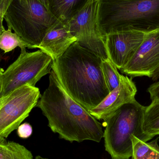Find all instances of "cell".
<instances>
[{
    "label": "cell",
    "mask_w": 159,
    "mask_h": 159,
    "mask_svg": "<svg viewBox=\"0 0 159 159\" xmlns=\"http://www.w3.org/2000/svg\"><path fill=\"white\" fill-rule=\"evenodd\" d=\"M35 159H48V158H44L43 157H41L40 156H37V157H35Z\"/></svg>",
    "instance_id": "cell-24"
},
{
    "label": "cell",
    "mask_w": 159,
    "mask_h": 159,
    "mask_svg": "<svg viewBox=\"0 0 159 159\" xmlns=\"http://www.w3.org/2000/svg\"><path fill=\"white\" fill-rule=\"evenodd\" d=\"M159 135V99L145 107L140 140L147 142Z\"/></svg>",
    "instance_id": "cell-13"
},
{
    "label": "cell",
    "mask_w": 159,
    "mask_h": 159,
    "mask_svg": "<svg viewBox=\"0 0 159 159\" xmlns=\"http://www.w3.org/2000/svg\"><path fill=\"white\" fill-rule=\"evenodd\" d=\"M33 129L30 123L25 122L20 124L17 129V133L20 138L27 139L32 134Z\"/></svg>",
    "instance_id": "cell-19"
},
{
    "label": "cell",
    "mask_w": 159,
    "mask_h": 159,
    "mask_svg": "<svg viewBox=\"0 0 159 159\" xmlns=\"http://www.w3.org/2000/svg\"><path fill=\"white\" fill-rule=\"evenodd\" d=\"M41 96L38 88L25 85L1 99L0 139H6L18 129L36 107Z\"/></svg>",
    "instance_id": "cell-8"
},
{
    "label": "cell",
    "mask_w": 159,
    "mask_h": 159,
    "mask_svg": "<svg viewBox=\"0 0 159 159\" xmlns=\"http://www.w3.org/2000/svg\"><path fill=\"white\" fill-rule=\"evenodd\" d=\"M11 1V0H0V35L4 30H5L3 26L4 16ZM2 57L0 54V61Z\"/></svg>",
    "instance_id": "cell-20"
},
{
    "label": "cell",
    "mask_w": 159,
    "mask_h": 159,
    "mask_svg": "<svg viewBox=\"0 0 159 159\" xmlns=\"http://www.w3.org/2000/svg\"><path fill=\"white\" fill-rule=\"evenodd\" d=\"M0 159H33L31 152L24 146L0 139Z\"/></svg>",
    "instance_id": "cell-16"
},
{
    "label": "cell",
    "mask_w": 159,
    "mask_h": 159,
    "mask_svg": "<svg viewBox=\"0 0 159 159\" xmlns=\"http://www.w3.org/2000/svg\"><path fill=\"white\" fill-rule=\"evenodd\" d=\"M102 61L99 55L76 41L53 61L51 66L63 89L89 111L110 93L104 78Z\"/></svg>",
    "instance_id": "cell-1"
},
{
    "label": "cell",
    "mask_w": 159,
    "mask_h": 159,
    "mask_svg": "<svg viewBox=\"0 0 159 159\" xmlns=\"http://www.w3.org/2000/svg\"><path fill=\"white\" fill-rule=\"evenodd\" d=\"M158 140V138L148 143L132 135V159H159Z\"/></svg>",
    "instance_id": "cell-15"
},
{
    "label": "cell",
    "mask_w": 159,
    "mask_h": 159,
    "mask_svg": "<svg viewBox=\"0 0 159 159\" xmlns=\"http://www.w3.org/2000/svg\"><path fill=\"white\" fill-rule=\"evenodd\" d=\"M102 66L106 84L108 90L111 92L119 85L121 75L108 58L102 60Z\"/></svg>",
    "instance_id": "cell-18"
},
{
    "label": "cell",
    "mask_w": 159,
    "mask_h": 159,
    "mask_svg": "<svg viewBox=\"0 0 159 159\" xmlns=\"http://www.w3.org/2000/svg\"><path fill=\"white\" fill-rule=\"evenodd\" d=\"M4 72V70L2 68H0V94L2 92V89L3 84V75Z\"/></svg>",
    "instance_id": "cell-22"
},
{
    "label": "cell",
    "mask_w": 159,
    "mask_h": 159,
    "mask_svg": "<svg viewBox=\"0 0 159 159\" xmlns=\"http://www.w3.org/2000/svg\"><path fill=\"white\" fill-rule=\"evenodd\" d=\"M1 99H0V103H1Z\"/></svg>",
    "instance_id": "cell-25"
},
{
    "label": "cell",
    "mask_w": 159,
    "mask_h": 159,
    "mask_svg": "<svg viewBox=\"0 0 159 159\" xmlns=\"http://www.w3.org/2000/svg\"><path fill=\"white\" fill-rule=\"evenodd\" d=\"M4 19L30 49L38 48L48 30L58 20L39 0H11Z\"/></svg>",
    "instance_id": "cell-4"
},
{
    "label": "cell",
    "mask_w": 159,
    "mask_h": 159,
    "mask_svg": "<svg viewBox=\"0 0 159 159\" xmlns=\"http://www.w3.org/2000/svg\"><path fill=\"white\" fill-rule=\"evenodd\" d=\"M137 91L132 79L121 75L119 86L109 93L97 106L89 112L96 119L104 121L123 105L135 100Z\"/></svg>",
    "instance_id": "cell-11"
},
{
    "label": "cell",
    "mask_w": 159,
    "mask_h": 159,
    "mask_svg": "<svg viewBox=\"0 0 159 159\" xmlns=\"http://www.w3.org/2000/svg\"><path fill=\"white\" fill-rule=\"evenodd\" d=\"M87 0H48L49 9L57 19L68 21Z\"/></svg>",
    "instance_id": "cell-14"
},
{
    "label": "cell",
    "mask_w": 159,
    "mask_h": 159,
    "mask_svg": "<svg viewBox=\"0 0 159 159\" xmlns=\"http://www.w3.org/2000/svg\"><path fill=\"white\" fill-rule=\"evenodd\" d=\"M17 47L21 50H25L27 45L16 34L12 32L11 29L4 30L0 35V49L6 53Z\"/></svg>",
    "instance_id": "cell-17"
},
{
    "label": "cell",
    "mask_w": 159,
    "mask_h": 159,
    "mask_svg": "<svg viewBox=\"0 0 159 159\" xmlns=\"http://www.w3.org/2000/svg\"><path fill=\"white\" fill-rule=\"evenodd\" d=\"M53 61L41 50H21L18 58L4 72L0 99L24 85L35 87L42 77L50 73Z\"/></svg>",
    "instance_id": "cell-6"
},
{
    "label": "cell",
    "mask_w": 159,
    "mask_h": 159,
    "mask_svg": "<svg viewBox=\"0 0 159 159\" xmlns=\"http://www.w3.org/2000/svg\"><path fill=\"white\" fill-rule=\"evenodd\" d=\"M43 4L47 7L49 8V2L48 0H39Z\"/></svg>",
    "instance_id": "cell-23"
},
{
    "label": "cell",
    "mask_w": 159,
    "mask_h": 159,
    "mask_svg": "<svg viewBox=\"0 0 159 159\" xmlns=\"http://www.w3.org/2000/svg\"><path fill=\"white\" fill-rule=\"evenodd\" d=\"M101 0H87L68 21L72 34L80 44L99 55L102 59L107 58L105 37L100 25Z\"/></svg>",
    "instance_id": "cell-7"
},
{
    "label": "cell",
    "mask_w": 159,
    "mask_h": 159,
    "mask_svg": "<svg viewBox=\"0 0 159 159\" xmlns=\"http://www.w3.org/2000/svg\"><path fill=\"white\" fill-rule=\"evenodd\" d=\"M77 39L72 34L68 21L58 20L48 29L38 48L53 60L62 56Z\"/></svg>",
    "instance_id": "cell-12"
},
{
    "label": "cell",
    "mask_w": 159,
    "mask_h": 159,
    "mask_svg": "<svg viewBox=\"0 0 159 159\" xmlns=\"http://www.w3.org/2000/svg\"><path fill=\"white\" fill-rule=\"evenodd\" d=\"M100 18L105 37L117 31L148 33L159 29V0H101Z\"/></svg>",
    "instance_id": "cell-3"
},
{
    "label": "cell",
    "mask_w": 159,
    "mask_h": 159,
    "mask_svg": "<svg viewBox=\"0 0 159 159\" xmlns=\"http://www.w3.org/2000/svg\"><path fill=\"white\" fill-rule=\"evenodd\" d=\"M147 91L150 94L151 100L159 99V81L150 85Z\"/></svg>",
    "instance_id": "cell-21"
},
{
    "label": "cell",
    "mask_w": 159,
    "mask_h": 159,
    "mask_svg": "<svg viewBox=\"0 0 159 159\" xmlns=\"http://www.w3.org/2000/svg\"><path fill=\"white\" fill-rule=\"evenodd\" d=\"M145 34L138 31L122 30L106 35L107 57L118 70L122 69L132 58L142 45Z\"/></svg>",
    "instance_id": "cell-10"
},
{
    "label": "cell",
    "mask_w": 159,
    "mask_h": 159,
    "mask_svg": "<svg viewBox=\"0 0 159 159\" xmlns=\"http://www.w3.org/2000/svg\"><path fill=\"white\" fill-rule=\"evenodd\" d=\"M159 70V29L145 34L141 46L130 61L120 70L131 78L154 79Z\"/></svg>",
    "instance_id": "cell-9"
},
{
    "label": "cell",
    "mask_w": 159,
    "mask_h": 159,
    "mask_svg": "<svg viewBox=\"0 0 159 159\" xmlns=\"http://www.w3.org/2000/svg\"><path fill=\"white\" fill-rule=\"evenodd\" d=\"M145 108L135 99L123 105L104 121L105 148L112 159L131 157L132 136L140 139Z\"/></svg>",
    "instance_id": "cell-5"
},
{
    "label": "cell",
    "mask_w": 159,
    "mask_h": 159,
    "mask_svg": "<svg viewBox=\"0 0 159 159\" xmlns=\"http://www.w3.org/2000/svg\"><path fill=\"white\" fill-rule=\"evenodd\" d=\"M36 107L47 118L51 130L58 134L61 139L71 143L85 141L99 143L103 138L102 123L69 96L52 70L48 87Z\"/></svg>",
    "instance_id": "cell-2"
}]
</instances>
